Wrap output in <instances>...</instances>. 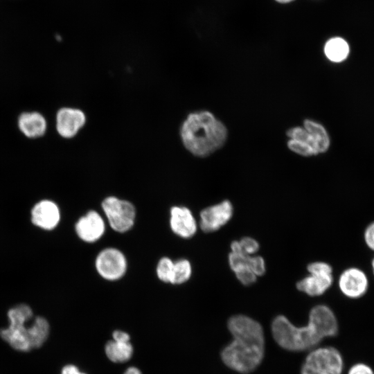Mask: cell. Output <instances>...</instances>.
<instances>
[{
	"label": "cell",
	"mask_w": 374,
	"mask_h": 374,
	"mask_svg": "<svg viewBox=\"0 0 374 374\" xmlns=\"http://www.w3.org/2000/svg\"><path fill=\"white\" fill-rule=\"evenodd\" d=\"M249 269L257 276H262L266 271L264 259L259 256H250L249 262Z\"/></svg>",
	"instance_id": "cell-25"
},
{
	"label": "cell",
	"mask_w": 374,
	"mask_h": 374,
	"mask_svg": "<svg viewBox=\"0 0 374 374\" xmlns=\"http://www.w3.org/2000/svg\"><path fill=\"white\" fill-rule=\"evenodd\" d=\"M238 280L244 285H251L256 281L257 276L249 268L235 273Z\"/></svg>",
	"instance_id": "cell-26"
},
{
	"label": "cell",
	"mask_w": 374,
	"mask_h": 374,
	"mask_svg": "<svg viewBox=\"0 0 374 374\" xmlns=\"http://www.w3.org/2000/svg\"><path fill=\"white\" fill-rule=\"evenodd\" d=\"M85 123V114L80 109L62 107L56 115L57 131L66 139L75 136Z\"/></svg>",
	"instance_id": "cell-14"
},
{
	"label": "cell",
	"mask_w": 374,
	"mask_h": 374,
	"mask_svg": "<svg viewBox=\"0 0 374 374\" xmlns=\"http://www.w3.org/2000/svg\"><path fill=\"white\" fill-rule=\"evenodd\" d=\"M307 269L309 276L296 283L297 289L310 296H319L326 292L333 283V269L326 262L317 261L310 263Z\"/></svg>",
	"instance_id": "cell-7"
},
{
	"label": "cell",
	"mask_w": 374,
	"mask_h": 374,
	"mask_svg": "<svg viewBox=\"0 0 374 374\" xmlns=\"http://www.w3.org/2000/svg\"><path fill=\"white\" fill-rule=\"evenodd\" d=\"M363 238L366 247L374 251V221L366 226L364 231Z\"/></svg>",
	"instance_id": "cell-27"
},
{
	"label": "cell",
	"mask_w": 374,
	"mask_h": 374,
	"mask_svg": "<svg viewBox=\"0 0 374 374\" xmlns=\"http://www.w3.org/2000/svg\"><path fill=\"white\" fill-rule=\"evenodd\" d=\"M241 252L247 256H252L260 248L259 243L253 238L244 237L238 241Z\"/></svg>",
	"instance_id": "cell-24"
},
{
	"label": "cell",
	"mask_w": 374,
	"mask_h": 374,
	"mask_svg": "<svg viewBox=\"0 0 374 374\" xmlns=\"http://www.w3.org/2000/svg\"><path fill=\"white\" fill-rule=\"evenodd\" d=\"M371 269H372V271H373V274L374 276V256L373 258V259L371 260Z\"/></svg>",
	"instance_id": "cell-31"
},
{
	"label": "cell",
	"mask_w": 374,
	"mask_h": 374,
	"mask_svg": "<svg viewBox=\"0 0 374 374\" xmlns=\"http://www.w3.org/2000/svg\"><path fill=\"white\" fill-rule=\"evenodd\" d=\"M124 374H141V372L138 368L131 366L125 371Z\"/></svg>",
	"instance_id": "cell-30"
},
{
	"label": "cell",
	"mask_w": 374,
	"mask_h": 374,
	"mask_svg": "<svg viewBox=\"0 0 374 374\" xmlns=\"http://www.w3.org/2000/svg\"><path fill=\"white\" fill-rule=\"evenodd\" d=\"M344 357L341 351L332 346L314 348L302 365L301 374H344Z\"/></svg>",
	"instance_id": "cell-5"
},
{
	"label": "cell",
	"mask_w": 374,
	"mask_h": 374,
	"mask_svg": "<svg viewBox=\"0 0 374 374\" xmlns=\"http://www.w3.org/2000/svg\"><path fill=\"white\" fill-rule=\"evenodd\" d=\"M105 352L107 358L114 363H123L132 356L133 347L130 343L109 340L105 346Z\"/></svg>",
	"instance_id": "cell-17"
},
{
	"label": "cell",
	"mask_w": 374,
	"mask_h": 374,
	"mask_svg": "<svg viewBox=\"0 0 374 374\" xmlns=\"http://www.w3.org/2000/svg\"><path fill=\"white\" fill-rule=\"evenodd\" d=\"M349 53L350 47L348 42L340 37H332L324 46L326 57L333 62H343L348 57Z\"/></svg>",
	"instance_id": "cell-18"
},
{
	"label": "cell",
	"mask_w": 374,
	"mask_h": 374,
	"mask_svg": "<svg viewBox=\"0 0 374 374\" xmlns=\"http://www.w3.org/2000/svg\"><path fill=\"white\" fill-rule=\"evenodd\" d=\"M101 206L109 224L114 231L125 233L134 226L136 209L130 202L109 196L102 202Z\"/></svg>",
	"instance_id": "cell-6"
},
{
	"label": "cell",
	"mask_w": 374,
	"mask_h": 374,
	"mask_svg": "<svg viewBox=\"0 0 374 374\" xmlns=\"http://www.w3.org/2000/svg\"><path fill=\"white\" fill-rule=\"evenodd\" d=\"M18 124L20 130L30 138L42 136L46 128L45 118L37 112L22 114L19 118Z\"/></svg>",
	"instance_id": "cell-16"
},
{
	"label": "cell",
	"mask_w": 374,
	"mask_h": 374,
	"mask_svg": "<svg viewBox=\"0 0 374 374\" xmlns=\"http://www.w3.org/2000/svg\"><path fill=\"white\" fill-rule=\"evenodd\" d=\"M276 1L279 2V3H288V2H290L293 0H276Z\"/></svg>",
	"instance_id": "cell-32"
},
{
	"label": "cell",
	"mask_w": 374,
	"mask_h": 374,
	"mask_svg": "<svg viewBox=\"0 0 374 374\" xmlns=\"http://www.w3.org/2000/svg\"><path fill=\"white\" fill-rule=\"evenodd\" d=\"M338 287L345 297L357 300L366 294L369 287L368 278L362 269L350 267L339 275Z\"/></svg>",
	"instance_id": "cell-10"
},
{
	"label": "cell",
	"mask_w": 374,
	"mask_h": 374,
	"mask_svg": "<svg viewBox=\"0 0 374 374\" xmlns=\"http://www.w3.org/2000/svg\"><path fill=\"white\" fill-rule=\"evenodd\" d=\"M286 134L290 139L310 145L317 154L326 152L330 145V137L326 128L313 120L305 119L303 127H292L287 130Z\"/></svg>",
	"instance_id": "cell-8"
},
{
	"label": "cell",
	"mask_w": 374,
	"mask_h": 374,
	"mask_svg": "<svg viewBox=\"0 0 374 374\" xmlns=\"http://www.w3.org/2000/svg\"><path fill=\"white\" fill-rule=\"evenodd\" d=\"M249 256L242 253L231 252L229 254V264L235 273L245 268H249Z\"/></svg>",
	"instance_id": "cell-21"
},
{
	"label": "cell",
	"mask_w": 374,
	"mask_h": 374,
	"mask_svg": "<svg viewBox=\"0 0 374 374\" xmlns=\"http://www.w3.org/2000/svg\"><path fill=\"white\" fill-rule=\"evenodd\" d=\"M60 374H87L81 372L79 368L73 364H68L64 366Z\"/></svg>",
	"instance_id": "cell-29"
},
{
	"label": "cell",
	"mask_w": 374,
	"mask_h": 374,
	"mask_svg": "<svg viewBox=\"0 0 374 374\" xmlns=\"http://www.w3.org/2000/svg\"><path fill=\"white\" fill-rule=\"evenodd\" d=\"M174 261L168 257H163L158 262L157 275L159 279L164 283H171Z\"/></svg>",
	"instance_id": "cell-20"
},
{
	"label": "cell",
	"mask_w": 374,
	"mask_h": 374,
	"mask_svg": "<svg viewBox=\"0 0 374 374\" xmlns=\"http://www.w3.org/2000/svg\"><path fill=\"white\" fill-rule=\"evenodd\" d=\"M233 206L227 199L204 208L200 213V228L206 233L219 230L232 217Z\"/></svg>",
	"instance_id": "cell-11"
},
{
	"label": "cell",
	"mask_w": 374,
	"mask_h": 374,
	"mask_svg": "<svg viewBox=\"0 0 374 374\" xmlns=\"http://www.w3.org/2000/svg\"><path fill=\"white\" fill-rule=\"evenodd\" d=\"M287 147L291 151L303 157L317 155L310 145L297 140L290 139L287 141Z\"/></svg>",
	"instance_id": "cell-22"
},
{
	"label": "cell",
	"mask_w": 374,
	"mask_h": 374,
	"mask_svg": "<svg viewBox=\"0 0 374 374\" xmlns=\"http://www.w3.org/2000/svg\"><path fill=\"white\" fill-rule=\"evenodd\" d=\"M339 330L337 317L327 305L314 306L308 323L297 327L284 315L276 316L271 322V332L275 341L290 351H303L314 348L324 339L336 337Z\"/></svg>",
	"instance_id": "cell-1"
},
{
	"label": "cell",
	"mask_w": 374,
	"mask_h": 374,
	"mask_svg": "<svg viewBox=\"0 0 374 374\" xmlns=\"http://www.w3.org/2000/svg\"><path fill=\"white\" fill-rule=\"evenodd\" d=\"M179 135L189 152L203 158L224 145L228 131L224 123L211 112L200 110L187 115L180 126Z\"/></svg>",
	"instance_id": "cell-3"
},
{
	"label": "cell",
	"mask_w": 374,
	"mask_h": 374,
	"mask_svg": "<svg viewBox=\"0 0 374 374\" xmlns=\"http://www.w3.org/2000/svg\"><path fill=\"white\" fill-rule=\"evenodd\" d=\"M228 329L232 341L221 352L224 364L229 368L249 373L262 362L265 354V337L261 324L243 314L230 317Z\"/></svg>",
	"instance_id": "cell-2"
},
{
	"label": "cell",
	"mask_w": 374,
	"mask_h": 374,
	"mask_svg": "<svg viewBox=\"0 0 374 374\" xmlns=\"http://www.w3.org/2000/svg\"><path fill=\"white\" fill-rule=\"evenodd\" d=\"M9 325L0 330L1 337L12 348L28 352L33 348L35 326L33 312L27 304L11 308L7 313Z\"/></svg>",
	"instance_id": "cell-4"
},
{
	"label": "cell",
	"mask_w": 374,
	"mask_h": 374,
	"mask_svg": "<svg viewBox=\"0 0 374 374\" xmlns=\"http://www.w3.org/2000/svg\"><path fill=\"white\" fill-rule=\"evenodd\" d=\"M192 275L190 262L186 259L174 262L171 284L180 285L188 281Z\"/></svg>",
	"instance_id": "cell-19"
},
{
	"label": "cell",
	"mask_w": 374,
	"mask_h": 374,
	"mask_svg": "<svg viewBox=\"0 0 374 374\" xmlns=\"http://www.w3.org/2000/svg\"><path fill=\"white\" fill-rule=\"evenodd\" d=\"M170 226L175 234L185 239L193 237L197 229L196 220L190 210L179 206L170 208Z\"/></svg>",
	"instance_id": "cell-15"
},
{
	"label": "cell",
	"mask_w": 374,
	"mask_h": 374,
	"mask_svg": "<svg viewBox=\"0 0 374 374\" xmlns=\"http://www.w3.org/2000/svg\"><path fill=\"white\" fill-rule=\"evenodd\" d=\"M95 267L98 274L107 280H117L125 274L127 259L123 253L114 247L100 251L96 256Z\"/></svg>",
	"instance_id": "cell-9"
},
{
	"label": "cell",
	"mask_w": 374,
	"mask_h": 374,
	"mask_svg": "<svg viewBox=\"0 0 374 374\" xmlns=\"http://www.w3.org/2000/svg\"><path fill=\"white\" fill-rule=\"evenodd\" d=\"M75 231L82 241L94 242L105 233V221L97 211L91 210L78 219L75 225Z\"/></svg>",
	"instance_id": "cell-13"
},
{
	"label": "cell",
	"mask_w": 374,
	"mask_h": 374,
	"mask_svg": "<svg viewBox=\"0 0 374 374\" xmlns=\"http://www.w3.org/2000/svg\"><path fill=\"white\" fill-rule=\"evenodd\" d=\"M61 212L53 201L44 199L34 204L30 211L32 224L44 231H52L59 224Z\"/></svg>",
	"instance_id": "cell-12"
},
{
	"label": "cell",
	"mask_w": 374,
	"mask_h": 374,
	"mask_svg": "<svg viewBox=\"0 0 374 374\" xmlns=\"http://www.w3.org/2000/svg\"><path fill=\"white\" fill-rule=\"evenodd\" d=\"M113 340L116 341L128 342L130 341V335L122 330H115L112 334Z\"/></svg>",
	"instance_id": "cell-28"
},
{
	"label": "cell",
	"mask_w": 374,
	"mask_h": 374,
	"mask_svg": "<svg viewBox=\"0 0 374 374\" xmlns=\"http://www.w3.org/2000/svg\"><path fill=\"white\" fill-rule=\"evenodd\" d=\"M345 374H374V368L369 363L359 360L345 370Z\"/></svg>",
	"instance_id": "cell-23"
}]
</instances>
